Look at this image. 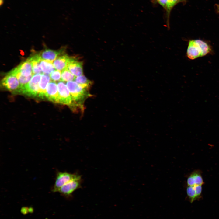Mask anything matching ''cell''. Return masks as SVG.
I'll use <instances>...</instances> for the list:
<instances>
[{
    "label": "cell",
    "instance_id": "cell-1",
    "mask_svg": "<svg viewBox=\"0 0 219 219\" xmlns=\"http://www.w3.org/2000/svg\"><path fill=\"white\" fill-rule=\"evenodd\" d=\"M212 48L207 42L197 39L189 40L186 51L188 58L194 60L204 56L212 52Z\"/></svg>",
    "mask_w": 219,
    "mask_h": 219
},
{
    "label": "cell",
    "instance_id": "cell-2",
    "mask_svg": "<svg viewBox=\"0 0 219 219\" xmlns=\"http://www.w3.org/2000/svg\"><path fill=\"white\" fill-rule=\"evenodd\" d=\"M66 85L72 99L71 107L73 106L74 107L75 106L81 107L83 101L89 95L88 91L90 86L79 84L74 81L67 82Z\"/></svg>",
    "mask_w": 219,
    "mask_h": 219
},
{
    "label": "cell",
    "instance_id": "cell-3",
    "mask_svg": "<svg viewBox=\"0 0 219 219\" xmlns=\"http://www.w3.org/2000/svg\"><path fill=\"white\" fill-rule=\"evenodd\" d=\"M80 176L77 173H71L66 172H58L57 173L52 191L54 192H58L63 186Z\"/></svg>",
    "mask_w": 219,
    "mask_h": 219
},
{
    "label": "cell",
    "instance_id": "cell-4",
    "mask_svg": "<svg viewBox=\"0 0 219 219\" xmlns=\"http://www.w3.org/2000/svg\"><path fill=\"white\" fill-rule=\"evenodd\" d=\"M2 86L7 90L14 93H21L19 81L14 75L9 73L2 79Z\"/></svg>",
    "mask_w": 219,
    "mask_h": 219
},
{
    "label": "cell",
    "instance_id": "cell-5",
    "mask_svg": "<svg viewBox=\"0 0 219 219\" xmlns=\"http://www.w3.org/2000/svg\"><path fill=\"white\" fill-rule=\"evenodd\" d=\"M42 75L39 74L33 75L29 82L23 89L22 93L29 96H38L39 83Z\"/></svg>",
    "mask_w": 219,
    "mask_h": 219
},
{
    "label": "cell",
    "instance_id": "cell-6",
    "mask_svg": "<svg viewBox=\"0 0 219 219\" xmlns=\"http://www.w3.org/2000/svg\"><path fill=\"white\" fill-rule=\"evenodd\" d=\"M81 176L67 183L61 187L58 192L66 197H70L73 193L81 187Z\"/></svg>",
    "mask_w": 219,
    "mask_h": 219
},
{
    "label": "cell",
    "instance_id": "cell-7",
    "mask_svg": "<svg viewBox=\"0 0 219 219\" xmlns=\"http://www.w3.org/2000/svg\"><path fill=\"white\" fill-rule=\"evenodd\" d=\"M57 85L59 94L58 103L70 106L73 100L67 85L62 81L58 82Z\"/></svg>",
    "mask_w": 219,
    "mask_h": 219
},
{
    "label": "cell",
    "instance_id": "cell-8",
    "mask_svg": "<svg viewBox=\"0 0 219 219\" xmlns=\"http://www.w3.org/2000/svg\"><path fill=\"white\" fill-rule=\"evenodd\" d=\"M45 97L52 102L58 103L59 94L57 85L54 82H50L47 88Z\"/></svg>",
    "mask_w": 219,
    "mask_h": 219
},
{
    "label": "cell",
    "instance_id": "cell-9",
    "mask_svg": "<svg viewBox=\"0 0 219 219\" xmlns=\"http://www.w3.org/2000/svg\"><path fill=\"white\" fill-rule=\"evenodd\" d=\"M67 68L75 76H78L82 75V63L75 58L70 57Z\"/></svg>",
    "mask_w": 219,
    "mask_h": 219
},
{
    "label": "cell",
    "instance_id": "cell-10",
    "mask_svg": "<svg viewBox=\"0 0 219 219\" xmlns=\"http://www.w3.org/2000/svg\"><path fill=\"white\" fill-rule=\"evenodd\" d=\"M15 69L22 75L24 76H33V75L32 62L29 58L15 68Z\"/></svg>",
    "mask_w": 219,
    "mask_h": 219
},
{
    "label": "cell",
    "instance_id": "cell-11",
    "mask_svg": "<svg viewBox=\"0 0 219 219\" xmlns=\"http://www.w3.org/2000/svg\"><path fill=\"white\" fill-rule=\"evenodd\" d=\"M187 183L188 186H189L202 185L203 184L204 182L201 172L199 170L193 171L188 177Z\"/></svg>",
    "mask_w": 219,
    "mask_h": 219
},
{
    "label": "cell",
    "instance_id": "cell-12",
    "mask_svg": "<svg viewBox=\"0 0 219 219\" xmlns=\"http://www.w3.org/2000/svg\"><path fill=\"white\" fill-rule=\"evenodd\" d=\"M62 50L56 51L50 49H46L38 54L41 60L52 62L61 54Z\"/></svg>",
    "mask_w": 219,
    "mask_h": 219
},
{
    "label": "cell",
    "instance_id": "cell-13",
    "mask_svg": "<svg viewBox=\"0 0 219 219\" xmlns=\"http://www.w3.org/2000/svg\"><path fill=\"white\" fill-rule=\"evenodd\" d=\"M70 58L66 55L58 57L53 63L54 68L60 71L67 68Z\"/></svg>",
    "mask_w": 219,
    "mask_h": 219
},
{
    "label": "cell",
    "instance_id": "cell-14",
    "mask_svg": "<svg viewBox=\"0 0 219 219\" xmlns=\"http://www.w3.org/2000/svg\"><path fill=\"white\" fill-rule=\"evenodd\" d=\"M50 78L47 75L43 74L39 83V90L38 96L43 98L45 97L47 86L50 82Z\"/></svg>",
    "mask_w": 219,
    "mask_h": 219
},
{
    "label": "cell",
    "instance_id": "cell-15",
    "mask_svg": "<svg viewBox=\"0 0 219 219\" xmlns=\"http://www.w3.org/2000/svg\"><path fill=\"white\" fill-rule=\"evenodd\" d=\"M186 0H168L166 10L167 13V25L168 28H169V20L170 12L173 8L179 3L185 4Z\"/></svg>",
    "mask_w": 219,
    "mask_h": 219
},
{
    "label": "cell",
    "instance_id": "cell-16",
    "mask_svg": "<svg viewBox=\"0 0 219 219\" xmlns=\"http://www.w3.org/2000/svg\"><path fill=\"white\" fill-rule=\"evenodd\" d=\"M40 66L42 72L44 74H50L54 70V67L52 62L44 60H41Z\"/></svg>",
    "mask_w": 219,
    "mask_h": 219
},
{
    "label": "cell",
    "instance_id": "cell-17",
    "mask_svg": "<svg viewBox=\"0 0 219 219\" xmlns=\"http://www.w3.org/2000/svg\"><path fill=\"white\" fill-rule=\"evenodd\" d=\"M186 192L187 196L191 203L198 200L196 192L195 186H188L186 188Z\"/></svg>",
    "mask_w": 219,
    "mask_h": 219
},
{
    "label": "cell",
    "instance_id": "cell-18",
    "mask_svg": "<svg viewBox=\"0 0 219 219\" xmlns=\"http://www.w3.org/2000/svg\"><path fill=\"white\" fill-rule=\"evenodd\" d=\"M62 71L61 80L68 82L75 80L76 76L73 74L67 68Z\"/></svg>",
    "mask_w": 219,
    "mask_h": 219
},
{
    "label": "cell",
    "instance_id": "cell-19",
    "mask_svg": "<svg viewBox=\"0 0 219 219\" xmlns=\"http://www.w3.org/2000/svg\"><path fill=\"white\" fill-rule=\"evenodd\" d=\"M74 80L78 84L86 85L90 86L92 83L91 81L88 80L83 75L76 76Z\"/></svg>",
    "mask_w": 219,
    "mask_h": 219
},
{
    "label": "cell",
    "instance_id": "cell-20",
    "mask_svg": "<svg viewBox=\"0 0 219 219\" xmlns=\"http://www.w3.org/2000/svg\"><path fill=\"white\" fill-rule=\"evenodd\" d=\"M61 73L60 71L54 70L50 74V78L51 80L56 82L61 80Z\"/></svg>",
    "mask_w": 219,
    "mask_h": 219
},
{
    "label": "cell",
    "instance_id": "cell-21",
    "mask_svg": "<svg viewBox=\"0 0 219 219\" xmlns=\"http://www.w3.org/2000/svg\"><path fill=\"white\" fill-rule=\"evenodd\" d=\"M167 0H157V2L166 10Z\"/></svg>",
    "mask_w": 219,
    "mask_h": 219
},
{
    "label": "cell",
    "instance_id": "cell-22",
    "mask_svg": "<svg viewBox=\"0 0 219 219\" xmlns=\"http://www.w3.org/2000/svg\"><path fill=\"white\" fill-rule=\"evenodd\" d=\"M214 7L215 12L219 15V4H215L214 5Z\"/></svg>",
    "mask_w": 219,
    "mask_h": 219
},
{
    "label": "cell",
    "instance_id": "cell-23",
    "mask_svg": "<svg viewBox=\"0 0 219 219\" xmlns=\"http://www.w3.org/2000/svg\"><path fill=\"white\" fill-rule=\"evenodd\" d=\"M155 0L157 1V0Z\"/></svg>",
    "mask_w": 219,
    "mask_h": 219
}]
</instances>
